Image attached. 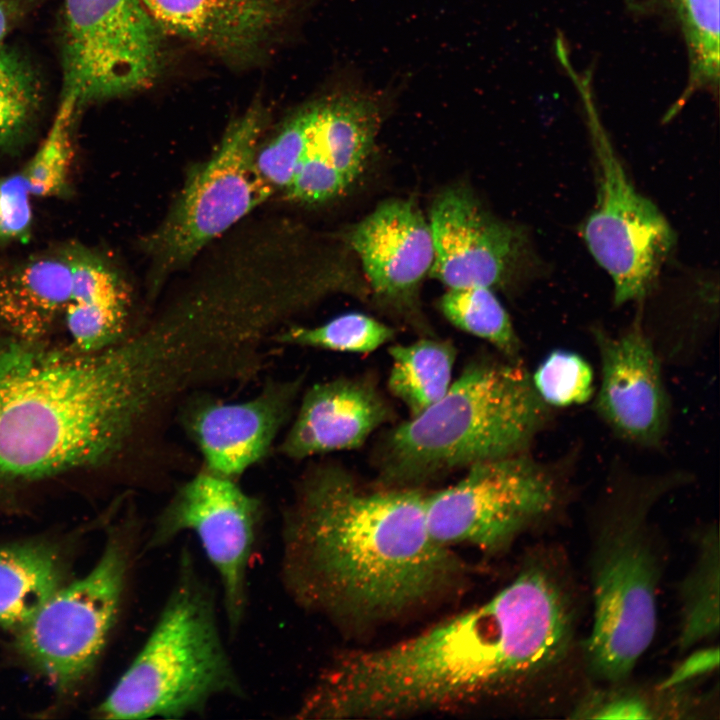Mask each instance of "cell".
Listing matches in <instances>:
<instances>
[{
    "label": "cell",
    "mask_w": 720,
    "mask_h": 720,
    "mask_svg": "<svg viewBox=\"0 0 720 720\" xmlns=\"http://www.w3.org/2000/svg\"><path fill=\"white\" fill-rule=\"evenodd\" d=\"M32 194L20 171L0 176V243H25L33 226Z\"/></svg>",
    "instance_id": "4dcf8cb0"
},
{
    "label": "cell",
    "mask_w": 720,
    "mask_h": 720,
    "mask_svg": "<svg viewBox=\"0 0 720 720\" xmlns=\"http://www.w3.org/2000/svg\"><path fill=\"white\" fill-rule=\"evenodd\" d=\"M439 307L458 329L491 344L502 357L521 360V343L510 316L494 290L487 287L448 289Z\"/></svg>",
    "instance_id": "d4e9b609"
},
{
    "label": "cell",
    "mask_w": 720,
    "mask_h": 720,
    "mask_svg": "<svg viewBox=\"0 0 720 720\" xmlns=\"http://www.w3.org/2000/svg\"><path fill=\"white\" fill-rule=\"evenodd\" d=\"M265 124L262 106H251L232 121L210 157L191 170L167 215L143 243L152 265V290L274 192L255 163Z\"/></svg>",
    "instance_id": "9c48e42d"
},
{
    "label": "cell",
    "mask_w": 720,
    "mask_h": 720,
    "mask_svg": "<svg viewBox=\"0 0 720 720\" xmlns=\"http://www.w3.org/2000/svg\"><path fill=\"white\" fill-rule=\"evenodd\" d=\"M36 89L0 80V154L17 153L28 141L38 111Z\"/></svg>",
    "instance_id": "f546056e"
},
{
    "label": "cell",
    "mask_w": 720,
    "mask_h": 720,
    "mask_svg": "<svg viewBox=\"0 0 720 720\" xmlns=\"http://www.w3.org/2000/svg\"><path fill=\"white\" fill-rule=\"evenodd\" d=\"M428 222L434 245L429 276L448 289H506L539 269L527 233L490 214L462 186L438 194Z\"/></svg>",
    "instance_id": "4fadbf2b"
},
{
    "label": "cell",
    "mask_w": 720,
    "mask_h": 720,
    "mask_svg": "<svg viewBox=\"0 0 720 720\" xmlns=\"http://www.w3.org/2000/svg\"><path fill=\"white\" fill-rule=\"evenodd\" d=\"M394 336L391 326L369 315L350 312L318 326H290L277 334L276 341L336 352L370 353Z\"/></svg>",
    "instance_id": "4316f807"
},
{
    "label": "cell",
    "mask_w": 720,
    "mask_h": 720,
    "mask_svg": "<svg viewBox=\"0 0 720 720\" xmlns=\"http://www.w3.org/2000/svg\"><path fill=\"white\" fill-rule=\"evenodd\" d=\"M607 472L593 508L594 611L585 656L594 677L615 684L630 675L656 631L661 561L650 516L695 476L683 468L640 471L619 459Z\"/></svg>",
    "instance_id": "277c9868"
},
{
    "label": "cell",
    "mask_w": 720,
    "mask_h": 720,
    "mask_svg": "<svg viewBox=\"0 0 720 720\" xmlns=\"http://www.w3.org/2000/svg\"><path fill=\"white\" fill-rule=\"evenodd\" d=\"M136 540L137 527L111 531L91 571L60 587L18 631L19 652L57 689L75 687L102 653L120 611Z\"/></svg>",
    "instance_id": "30bf717a"
},
{
    "label": "cell",
    "mask_w": 720,
    "mask_h": 720,
    "mask_svg": "<svg viewBox=\"0 0 720 720\" xmlns=\"http://www.w3.org/2000/svg\"><path fill=\"white\" fill-rule=\"evenodd\" d=\"M694 567L681 589L682 611L679 648L690 650L719 631V537L708 528L699 542Z\"/></svg>",
    "instance_id": "cb8c5ba5"
},
{
    "label": "cell",
    "mask_w": 720,
    "mask_h": 720,
    "mask_svg": "<svg viewBox=\"0 0 720 720\" xmlns=\"http://www.w3.org/2000/svg\"><path fill=\"white\" fill-rule=\"evenodd\" d=\"M162 32L247 66L311 0H142Z\"/></svg>",
    "instance_id": "2e32d148"
},
{
    "label": "cell",
    "mask_w": 720,
    "mask_h": 720,
    "mask_svg": "<svg viewBox=\"0 0 720 720\" xmlns=\"http://www.w3.org/2000/svg\"><path fill=\"white\" fill-rule=\"evenodd\" d=\"M55 544L30 541L0 547V627L19 631L60 588L65 577Z\"/></svg>",
    "instance_id": "44dd1931"
},
{
    "label": "cell",
    "mask_w": 720,
    "mask_h": 720,
    "mask_svg": "<svg viewBox=\"0 0 720 720\" xmlns=\"http://www.w3.org/2000/svg\"><path fill=\"white\" fill-rule=\"evenodd\" d=\"M578 713L579 717L595 719H650L653 718L649 704L640 696L629 693H615L596 696Z\"/></svg>",
    "instance_id": "1f68e13d"
},
{
    "label": "cell",
    "mask_w": 720,
    "mask_h": 720,
    "mask_svg": "<svg viewBox=\"0 0 720 720\" xmlns=\"http://www.w3.org/2000/svg\"><path fill=\"white\" fill-rule=\"evenodd\" d=\"M377 299L416 328L429 332L418 310V289L429 275L434 245L428 220L416 203L381 202L347 233Z\"/></svg>",
    "instance_id": "9a60e30c"
},
{
    "label": "cell",
    "mask_w": 720,
    "mask_h": 720,
    "mask_svg": "<svg viewBox=\"0 0 720 720\" xmlns=\"http://www.w3.org/2000/svg\"><path fill=\"white\" fill-rule=\"evenodd\" d=\"M578 454L553 460L530 451L477 462L456 483L425 493L431 535L448 547L468 545L487 554L509 548L524 532L566 504Z\"/></svg>",
    "instance_id": "52a82bcc"
},
{
    "label": "cell",
    "mask_w": 720,
    "mask_h": 720,
    "mask_svg": "<svg viewBox=\"0 0 720 720\" xmlns=\"http://www.w3.org/2000/svg\"><path fill=\"white\" fill-rule=\"evenodd\" d=\"M11 19L8 4L0 0V80L18 87L35 89L31 73L5 43Z\"/></svg>",
    "instance_id": "d6a6232c"
},
{
    "label": "cell",
    "mask_w": 720,
    "mask_h": 720,
    "mask_svg": "<svg viewBox=\"0 0 720 720\" xmlns=\"http://www.w3.org/2000/svg\"><path fill=\"white\" fill-rule=\"evenodd\" d=\"M425 492L368 488L336 464L305 473L283 512L281 580L302 609L365 632L462 588L468 568L430 533Z\"/></svg>",
    "instance_id": "7a4b0ae2"
},
{
    "label": "cell",
    "mask_w": 720,
    "mask_h": 720,
    "mask_svg": "<svg viewBox=\"0 0 720 720\" xmlns=\"http://www.w3.org/2000/svg\"><path fill=\"white\" fill-rule=\"evenodd\" d=\"M554 418L522 361L480 358L446 394L379 444V486L420 485L477 462L530 451Z\"/></svg>",
    "instance_id": "5b68a950"
},
{
    "label": "cell",
    "mask_w": 720,
    "mask_h": 720,
    "mask_svg": "<svg viewBox=\"0 0 720 720\" xmlns=\"http://www.w3.org/2000/svg\"><path fill=\"white\" fill-rule=\"evenodd\" d=\"M161 36L142 0H64L63 95L80 107L150 86L163 67Z\"/></svg>",
    "instance_id": "8fae6325"
},
{
    "label": "cell",
    "mask_w": 720,
    "mask_h": 720,
    "mask_svg": "<svg viewBox=\"0 0 720 720\" xmlns=\"http://www.w3.org/2000/svg\"><path fill=\"white\" fill-rule=\"evenodd\" d=\"M392 365L388 388L414 417L440 400L452 383L456 350L431 337L389 348Z\"/></svg>",
    "instance_id": "7402d4cb"
},
{
    "label": "cell",
    "mask_w": 720,
    "mask_h": 720,
    "mask_svg": "<svg viewBox=\"0 0 720 720\" xmlns=\"http://www.w3.org/2000/svg\"><path fill=\"white\" fill-rule=\"evenodd\" d=\"M318 117L315 98L296 110L256 152V168L273 191L284 189L311 145Z\"/></svg>",
    "instance_id": "83f0119b"
},
{
    "label": "cell",
    "mask_w": 720,
    "mask_h": 720,
    "mask_svg": "<svg viewBox=\"0 0 720 720\" xmlns=\"http://www.w3.org/2000/svg\"><path fill=\"white\" fill-rule=\"evenodd\" d=\"M302 379L272 381L240 402L201 400L184 417L206 470L230 479L262 460L290 418Z\"/></svg>",
    "instance_id": "e0dca14e"
},
{
    "label": "cell",
    "mask_w": 720,
    "mask_h": 720,
    "mask_svg": "<svg viewBox=\"0 0 720 720\" xmlns=\"http://www.w3.org/2000/svg\"><path fill=\"white\" fill-rule=\"evenodd\" d=\"M246 691L226 650L215 593L182 547L174 584L145 643L100 704L105 719L199 716Z\"/></svg>",
    "instance_id": "8992f818"
},
{
    "label": "cell",
    "mask_w": 720,
    "mask_h": 720,
    "mask_svg": "<svg viewBox=\"0 0 720 720\" xmlns=\"http://www.w3.org/2000/svg\"><path fill=\"white\" fill-rule=\"evenodd\" d=\"M532 384L550 407L581 405L595 393L594 371L580 354L566 349L550 351L531 373Z\"/></svg>",
    "instance_id": "f1b7e54d"
},
{
    "label": "cell",
    "mask_w": 720,
    "mask_h": 720,
    "mask_svg": "<svg viewBox=\"0 0 720 720\" xmlns=\"http://www.w3.org/2000/svg\"><path fill=\"white\" fill-rule=\"evenodd\" d=\"M130 305L128 286L112 263L74 243L73 288L63 316L70 348L95 352L124 339Z\"/></svg>",
    "instance_id": "ffe728a7"
},
{
    "label": "cell",
    "mask_w": 720,
    "mask_h": 720,
    "mask_svg": "<svg viewBox=\"0 0 720 720\" xmlns=\"http://www.w3.org/2000/svg\"><path fill=\"white\" fill-rule=\"evenodd\" d=\"M183 387L175 344L150 326L95 352L0 337V492L110 462Z\"/></svg>",
    "instance_id": "3957f363"
},
{
    "label": "cell",
    "mask_w": 720,
    "mask_h": 720,
    "mask_svg": "<svg viewBox=\"0 0 720 720\" xmlns=\"http://www.w3.org/2000/svg\"><path fill=\"white\" fill-rule=\"evenodd\" d=\"M580 95L595 156L597 198L580 233L613 283L616 306L642 303L652 292L675 237L660 210L627 175L601 121L591 72L562 63Z\"/></svg>",
    "instance_id": "ba28073f"
},
{
    "label": "cell",
    "mask_w": 720,
    "mask_h": 720,
    "mask_svg": "<svg viewBox=\"0 0 720 720\" xmlns=\"http://www.w3.org/2000/svg\"><path fill=\"white\" fill-rule=\"evenodd\" d=\"M718 664V647L694 650L661 682L659 688L661 690L676 688L690 680L712 672L718 667Z\"/></svg>",
    "instance_id": "836d02e7"
},
{
    "label": "cell",
    "mask_w": 720,
    "mask_h": 720,
    "mask_svg": "<svg viewBox=\"0 0 720 720\" xmlns=\"http://www.w3.org/2000/svg\"><path fill=\"white\" fill-rule=\"evenodd\" d=\"M262 520L260 501L234 479L200 472L182 484L156 517L144 551L193 532L217 572L230 638L248 608V571Z\"/></svg>",
    "instance_id": "7c38bea8"
},
{
    "label": "cell",
    "mask_w": 720,
    "mask_h": 720,
    "mask_svg": "<svg viewBox=\"0 0 720 720\" xmlns=\"http://www.w3.org/2000/svg\"><path fill=\"white\" fill-rule=\"evenodd\" d=\"M78 109L73 96H62L47 135L20 170L33 197L64 198L70 194L74 159L72 128Z\"/></svg>",
    "instance_id": "484cf974"
},
{
    "label": "cell",
    "mask_w": 720,
    "mask_h": 720,
    "mask_svg": "<svg viewBox=\"0 0 720 720\" xmlns=\"http://www.w3.org/2000/svg\"><path fill=\"white\" fill-rule=\"evenodd\" d=\"M599 357V385L594 410L623 442L657 450L664 446L672 422V401L663 367L642 321V310L623 332L614 335L600 325L590 328Z\"/></svg>",
    "instance_id": "5bb4252c"
},
{
    "label": "cell",
    "mask_w": 720,
    "mask_h": 720,
    "mask_svg": "<svg viewBox=\"0 0 720 720\" xmlns=\"http://www.w3.org/2000/svg\"><path fill=\"white\" fill-rule=\"evenodd\" d=\"M73 246L0 265V325L9 334L42 341L63 320L73 288Z\"/></svg>",
    "instance_id": "d6986e66"
},
{
    "label": "cell",
    "mask_w": 720,
    "mask_h": 720,
    "mask_svg": "<svg viewBox=\"0 0 720 720\" xmlns=\"http://www.w3.org/2000/svg\"><path fill=\"white\" fill-rule=\"evenodd\" d=\"M393 416L389 403L366 378L320 382L304 393L280 451L287 458L303 460L356 449Z\"/></svg>",
    "instance_id": "ac0fdd59"
},
{
    "label": "cell",
    "mask_w": 720,
    "mask_h": 720,
    "mask_svg": "<svg viewBox=\"0 0 720 720\" xmlns=\"http://www.w3.org/2000/svg\"><path fill=\"white\" fill-rule=\"evenodd\" d=\"M682 34L688 60L686 85L667 112L672 118L700 91H717L719 86V0H659Z\"/></svg>",
    "instance_id": "603a6c76"
},
{
    "label": "cell",
    "mask_w": 720,
    "mask_h": 720,
    "mask_svg": "<svg viewBox=\"0 0 720 720\" xmlns=\"http://www.w3.org/2000/svg\"><path fill=\"white\" fill-rule=\"evenodd\" d=\"M572 612L532 563L487 601L385 645L334 656L304 696L315 720H388L472 708L563 656Z\"/></svg>",
    "instance_id": "6da1fadb"
}]
</instances>
